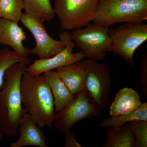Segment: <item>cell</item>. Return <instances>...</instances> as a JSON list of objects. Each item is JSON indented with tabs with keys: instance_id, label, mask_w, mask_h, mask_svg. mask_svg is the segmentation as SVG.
<instances>
[{
	"instance_id": "cell-1",
	"label": "cell",
	"mask_w": 147,
	"mask_h": 147,
	"mask_svg": "<svg viewBox=\"0 0 147 147\" xmlns=\"http://www.w3.org/2000/svg\"><path fill=\"white\" fill-rule=\"evenodd\" d=\"M29 64L17 63L9 69L5 75V83L0 90V126L4 134L17 137L19 121L26 109L23 107L21 94L22 76Z\"/></svg>"
},
{
	"instance_id": "cell-2",
	"label": "cell",
	"mask_w": 147,
	"mask_h": 147,
	"mask_svg": "<svg viewBox=\"0 0 147 147\" xmlns=\"http://www.w3.org/2000/svg\"><path fill=\"white\" fill-rule=\"evenodd\" d=\"M22 102L27 112L42 129L53 128L55 115L52 92L43 75L25 71L21 82Z\"/></svg>"
},
{
	"instance_id": "cell-3",
	"label": "cell",
	"mask_w": 147,
	"mask_h": 147,
	"mask_svg": "<svg viewBox=\"0 0 147 147\" xmlns=\"http://www.w3.org/2000/svg\"><path fill=\"white\" fill-rule=\"evenodd\" d=\"M147 20V0H102L92 22L110 28L117 23H142Z\"/></svg>"
},
{
	"instance_id": "cell-4",
	"label": "cell",
	"mask_w": 147,
	"mask_h": 147,
	"mask_svg": "<svg viewBox=\"0 0 147 147\" xmlns=\"http://www.w3.org/2000/svg\"><path fill=\"white\" fill-rule=\"evenodd\" d=\"M109 34L112 42L108 52L134 65L135 51L147 39V24L124 23L117 28H109Z\"/></svg>"
},
{
	"instance_id": "cell-5",
	"label": "cell",
	"mask_w": 147,
	"mask_h": 147,
	"mask_svg": "<svg viewBox=\"0 0 147 147\" xmlns=\"http://www.w3.org/2000/svg\"><path fill=\"white\" fill-rule=\"evenodd\" d=\"M102 0H55L53 9L64 31L91 24Z\"/></svg>"
},
{
	"instance_id": "cell-6",
	"label": "cell",
	"mask_w": 147,
	"mask_h": 147,
	"mask_svg": "<svg viewBox=\"0 0 147 147\" xmlns=\"http://www.w3.org/2000/svg\"><path fill=\"white\" fill-rule=\"evenodd\" d=\"M109 28L93 23L72 30L70 37L85 57L100 61L105 59L112 42Z\"/></svg>"
},
{
	"instance_id": "cell-7",
	"label": "cell",
	"mask_w": 147,
	"mask_h": 147,
	"mask_svg": "<svg viewBox=\"0 0 147 147\" xmlns=\"http://www.w3.org/2000/svg\"><path fill=\"white\" fill-rule=\"evenodd\" d=\"M101 111L85 90L74 95L65 108L55 113L54 124L60 133H65L80 121L99 116Z\"/></svg>"
},
{
	"instance_id": "cell-8",
	"label": "cell",
	"mask_w": 147,
	"mask_h": 147,
	"mask_svg": "<svg viewBox=\"0 0 147 147\" xmlns=\"http://www.w3.org/2000/svg\"><path fill=\"white\" fill-rule=\"evenodd\" d=\"M86 69L85 87L101 111L109 105L111 76L107 65L92 59L84 60Z\"/></svg>"
},
{
	"instance_id": "cell-9",
	"label": "cell",
	"mask_w": 147,
	"mask_h": 147,
	"mask_svg": "<svg viewBox=\"0 0 147 147\" xmlns=\"http://www.w3.org/2000/svg\"><path fill=\"white\" fill-rule=\"evenodd\" d=\"M59 38L65 45L63 50L51 57L33 61L32 63L27 66L26 71L32 75H41L46 71L55 70L59 67L84 60L85 57L82 51L73 53L76 45L71 39L69 31L62 32L59 34Z\"/></svg>"
},
{
	"instance_id": "cell-10",
	"label": "cell",
	"mask_w": 147,
	"mask_h": 147,
	"mask_svg": "<svg viewBox=\"0 0 147 147\" xmlns=\"http://www.w3.org/2000/svg\"><path fill=\"white\" fill-rule=\"evenodd\" d=\"M20 21L31 33L35 40V46L30 50V54L36 55L39 59H47L57 55L65 47L61 40H57L50 36L41 20L25 12Z\"/></svg>"
},
{
	"instance_id": "cell-11",
	"label": "cell",
	"mask_w": 147,
	"mask_h": 147,
	"mask_svg": "<svg viewBox=\"0 0 147 147\" xmlns=\"http://www.w3.org/2000/svg\"><path fill=\"white\" fill-rule=\"evenodd\" d=\"M42 129L35 123L28 113H25L18 123V131L20 136L18 140L11 143L9 146L47 147L46 137Z\"/></svg>"
},
{
	"instance_id": "cell-12",
	"label": "cell",
	"mask_w": 147,
	"mask_h": 147,
	"mask_svg": "<svg viewBox=\"0 0 147 147\" xmlns=\"http://www.w3.org/2000/svg\"><path fill=\"white\" fill-rule=\"evenodd\" d=\"M26 40L25 33L18 24L0 17V45L9 46L16 53L28 57L30 50L24 46Z\"/></svg>"
},
{
	"instance_id": "cell-13",
	"label": "cell",
	"mask_w": 147,
	"mask_h": 147,
	"mask_svg": "<svg viewBox=\"0 0 147 147\" xmlns=\"http://www.w3.org/2000/svg\"><path fill=\"white\" fill-rule=\"evenodd\" d=\"M55 70L73 95L86 90L84 60L59 67Z\"/></svg>"
},
{
	"instance_id": "cell-14",
	"label": "cell",
	"mask_w": 147,
	"mask_h": 147,
	"mask_svg": "<svg viewBox=\"0 0 147 147\" xmlns=\"http://www.w3.org/2000/svg\"><path fill=\"white\" fill-rule=\"evenodd\" d=\"M141 97L136 91L130 88L120 90L109 108V114L115 117L131 113L141 105Z\"/></svg>"
},
{
	"instance_id": "cell-15",
	"label": "cell",
	"mask_w": 147,
	"mask_h": 147,
	"mask_svg": "<svg viewBox=\"0 0 147 147\" xmlns=\"http://www.w3.org/2000/svg\"><path fill=\"white\" fill-rule=\"evenodd\" d=\"M42 74L53 94L55 113H58L71 102L74 95L69 90L55 70Z\"/></svg>"
},
{
	"instance_id": "cell-16",
	"label": "cell",
	"mask_w": 147,
	"mask_h": 147,
	"mask_svg": "<svg viewBox=\"0 0 147 147\" xmlns=\"http://www.w3.org/2000/svg\"><path fill=\"white\" fill-rule=\"evenodd\" d=\"M136 140L130 123L108 128L103 147H134Z\"/></svg>"
},
{
	"instance_id": "cell-17",
	"label": "cell",
	"mask_w": 147,
	"mask_h": 147,
	"mask_svg": "<svg viewBox=\"0 0 147 147\" xmlns=\"http://www.w3.org/2000/svg\"><path fill=\"white\" fill-rule=\"evenodd\" d=\"M136 121H147V102L142 103L136 110L131 113L102 119L99 126L103 128H118L123 125Z\"/></svg>"
},
{
	"instance_id": "cell-18",
	"label": "cell",
	"mask_w": 147,
	"mask_h": 147,
	"mask_svg": "<svg viewBox=\"0 0 147 147\" xmlns=\"http://www.w3.org/2000/svg\"><path fill=\"white\" fill-rule=\"evenodd\" d=\"M25 12L43 21H52L55 16L50 0H24Z\"/></svg>"
},
{
	"instance_id": "cell-19",
	"label": "cell",
	"mask_w": 147,
	"mask_h": 147,
	"mask_svg": "<svg viewBox=\"0 0 147 147\" xmlns=\"http://www.w3.org/2000/svg\"><path fill=\"white\" fill-rule=\"evenodd\" d=\"M29 64L30 60L6 47L0 49V90L5 83V75L9 69L17 63Z\"/></svg>"
},
{
	"instance_id": "cell-20",
	"label": "cell",
	"mask_w": 147,
	"mask_h": 147,
	"mask_svg": "<svg viewBox=\"0 0 147 147\" xmlns=\"http://www.w3.org/2000/svg\"><path fill=\"white\" fill-rule=\"evenodd\" d=\"M24 7V0H1V17L18 24Z\"/></svg>"
},
{
	"instance_id": "cell-21",
	"label": "cell",
	"mask_w": 147,
	"mask_h": 147,
	"mask_svg": "<svg viewBox=\"0 0 147 147\" xmlns=\"http://www.w3.org/2000/svg\"><path fill=\"white\" fill-rule=\"evenodd\" d=\"M130 124L135 137V147H147V121H134Z\"/></svg>"
},
{
	"instance_id": "cell-22",
	"label": "cell",
	"mask_w": 147,
	"mask_h": 147,
	"mask_svg": "<svg viewBox=\"0 0 147 147\" xmlns=\"http://www.w3.org/2000/svg\"><path fill=\"white\" fill-rule=\"evenodd\" d=\"M140 81L143 91L147 96V53H145L143 57L140 67Z\"/></svg>"
},
{
	"instance_id": "cell-23",
	"label": "cell",
	"mask_w": 147,
	"mask_h": 147,
	"mask_svg": "<svg viewBox=\"0 0 147 147\" xmlns=\"http://www.w3.org/2000/svg\"><path fill=\"white\" fill-rule=\"evenodd\" d=\"M65 134V144L64 146L65 147H82V146L76 141L73 133L70 129L66 131Z\"/></svg>"
},
{
	"instance_id": "cell-24",
	"label": "cell",
	"mask_w": 147,
	"mask_h": 147,
	"mask_svg": "<svg viewBox=\"0 0 147 147\" xmlns=\"http://www.w3.org/2000/svg\"><path fill=\"white\" fill-rule=\"evenodd\" d=\"M4 134V131H3L2 128L0 126V143H1L2 139H3Z\"/></svg>"
},
{
	"instance_id": "cell-25",
	"label": "cell",
	"mask_w": 147,
	"mask_h": 147,
	"mask_svg": "<svg viewBox=\"0 0 147 147\" xmlns=\"http://www.w3.org/2000/svg\"><path fill=\"white\" fill-rule=\"evenodd\" d=\"M1 0H0V17H1Z\"/></svg>"
}]
</instances>
